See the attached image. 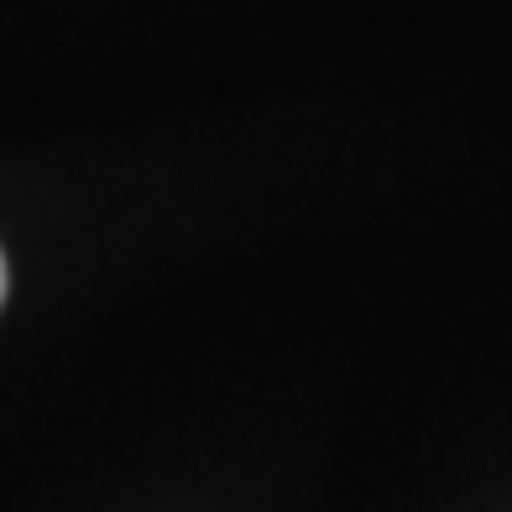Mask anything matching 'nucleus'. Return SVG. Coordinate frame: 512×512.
<instances>
[{
    "instance_id": "obj_1",
    "label": "nucleus",
    "mask_w": 512,
    "mask_h": 512,
    "mask_svg": "<svg viewBox=\"0 0 512 512\" xmlns=\"http://www.w3.org/2000/svg\"><path fill=\"white\" fill-rule=\"evenodd\" d=\"M0 298H6V256H0Z\"/></svg>"
}]
</instances>
